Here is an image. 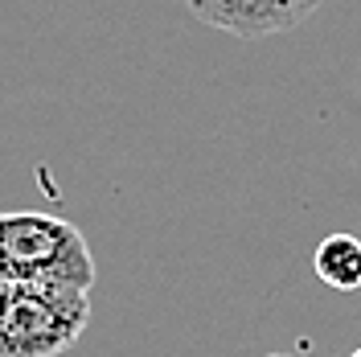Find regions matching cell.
<instances>
[{
	"label": "cell",
	"instance_id": "1",
	"mask_svg": "<svg viewBox=\"0 0 361 357\" xmlns=\"http://www.w3.org/2000/svg\"><path fill=\"white\" fill-rule=\"evenodd\" d=\"M0 284L94 288V259L78 226L42 210L0 214Z\"/></svg>",
	"mask_w": 361,
	"mask_h": 357
},
{
	"label": "cell",
	"instance_id": "2",
	"mask_svg": "<svg viewBox=\"0 0 361 357\" xmlns=\"http://www.w3.org/2000/svg\"><path fill=\"white\" fill-rule=\"evenodd\" d=\"M87 325L90 291L0 284V357H62Z\"/></svg>",
	"mask_w": 361,
	"mask_h": 357
},
{
	"label": "cell",
	"instance_id": "3",
	"mask_svg": "<svg viewBox=\"0 0 361 357\" xmlns=\"http://www.w3.org/2000/svg\"><path fill=\"white\" fill-rule=\"evenodd\" d=\"M324 0H185V8L238 42H259L304 25Z\"/></svg>",
	"mask_w": 361,
	"mask_h": 357
},
{
	"label": "cell",
	"instance_id": "4",
	"mask_svg": "<svg viewBox=\"0 0 361 357\" xmlns=\"http://www.w3.org/2000/svg\"><path fill=\"white\" fill-rule=\"evenodd\" d=\"M312 271L333 291L361 288V238L357 234H329L312 250Z\"/></svg>",
	"mask_w": 361,
	"mask_h": 357
},
{
	"label": "cell",
	"instance_id": "5",
	"mask_svg": "<svg viewBox=\"0 0 361 357\" xmlns=\"http://www.w3.org/2000/svg\"><path fill=\"white\" fill-rule=\"evenodd\" d=\"M267 357H292V353H267Z\"/></svg>",
	"mask_w": 361,
	"mask_h": 357
},
{
	"label": "cell",
	"instance_id": "6",
	"mask_svg": "<svg viewBox=\"0 0 361 357\" xmlns=\"http://www.w3.org/2000/svg\"><path fill=\"white\" fill-rule=\"evenodd\" d=\"M349 357H361V349H353V353H349Z\"/></svg>",
	"mask_w": 361,
	"mask_h": 357
}]
</instances>
